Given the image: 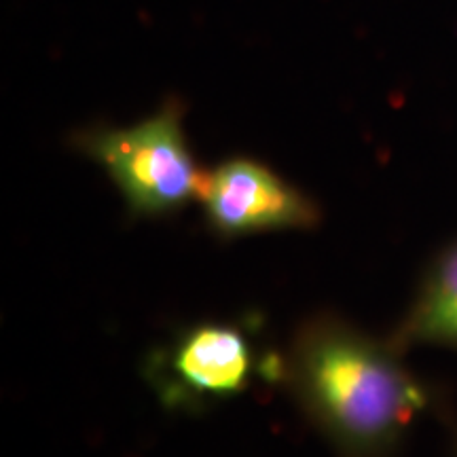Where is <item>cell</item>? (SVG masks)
<instances>
[{"instance_id": "obj_1", "label": "cell", "mask_w": 457, "mask_h": 457, "mask_svg": "<svg viewBox=\"0 0 457 457\" xmlns=\"http://www.w3.org/2000/svg\"><path fill=\"white\" fill-rule=\"evenodd\" d=\"M400 356L390 339L318 316L299 328L282 375L341 457H394L434 400Z\"/></svg>"}, {"instance_id": "obj_3", "label": "cell", "mask_w": 457, "mask_h": 457, "mask_svg": "<svg viewBox=\"0 0 457 457\" xmlns=\"http://www.w3.org/2000/svg\"><path fill=\"white\" fill-rule=\"evenodd\" d=\"M197 202L208 227L225 239L320 222L318 204L307 193L253 157H228L205 171Z\"/></svg>"}, {"instance_id": "obj_5", "label": "cell", "mask_w": 457, "mask_h": 457, "mask_svg": "<svg viewBox=\"0 0 457 457\" xmlns=\"http://www.w3.org/2000/svg\"><path fill=\"white\" fill-rule=\"evenodd\" d=\"M390 341L403 353L417 345L457 350V239L438 250L426 267L413 303Z\"/></svg>"}, {"instance_id": "obj_2", "label": "cell", "mask_w": 457, "mask_h": 457, "mask_svg": "<svg viewBox=\"0 0 457 457\" xmlns=\"http://www.w3.org/2000/svg\"><path fill=\"white\" fill-rule=\"evenodd\" d=\"M185 108L170 100L128 128L96 125L77 131L72 145L111 176L134 216L174 214L199 199L205 171L185 134Z\"/></svg>"}, {"instance_id": "obj_6", "label": "cell", "mask_w": 457, "mask_h": 457, "mask_svg": "<svg viewBox=\"0 0 457 457\" xmlns=\"http://www.w3.org/2000/svg\"><path fill=\"white\" fill-rule=\"evenodd\" d=\"M453 457H457V434H455V443H453Z\"/></svg>"}, {"instance_id": "obj_4", "label": "cell", "mask_w": 457, "mask_h": 457, "mask_svg": "<svg viewBox=\"0 0 457 457\" xmlns=\"http://www.w3.org/2000/svg\"><path fill=\"white\" fill-rule=\"evenodd\" d=\"M254 370L253 343L242 327L202 322L153 360L148 377L168 407L195 409L242 394Z\"/></svg>"}]
</instances>
